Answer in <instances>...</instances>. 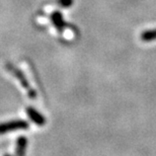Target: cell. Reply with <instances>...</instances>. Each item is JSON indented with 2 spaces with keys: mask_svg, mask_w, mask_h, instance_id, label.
<instances>
[{
  "mask_svg": "<svg viewBox=\"0 0 156 156\" xmlns=\"http://www.w3.org/2000/svg\"><path fill=\"white\" fill-rule=\"evenodd\" d=\"M140 39L143 42H153V41H156V29L144 30L140 35Z\"/></svg>",
  "mask_w": 156,
  "mask_h": 156,
  "instance_id": "cell-1",
  "label": "cell"
}]
</instances>
